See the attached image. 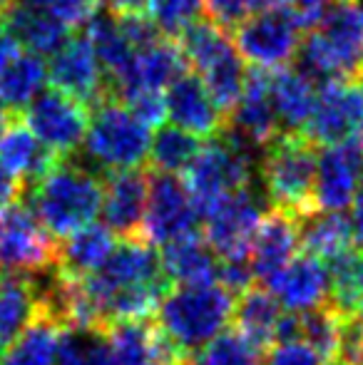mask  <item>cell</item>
<instances>
[{
    "label": "cell",
    "instance_id": "48",
    "mask_svg": "<svg viewBox=\"0 0 363 365\" xmlns=\"http://www.w3.org/2000/svg\"><path fill=\"white\" fill-rule=\"evenodd\" d=\"M356 311L363 313V251L359 256V269H356Z\"/></svg>",
    "mask_w": 363,
    "mask_h": 365
},
{
    "label": "cell",
    "instance_id": "36",
    "mask_svg": "<svg viewBox=\"0 0 363 365\" xmlns=\"http://www.w3.org/2000/svg\"><path fill=\"white\" fill-rule=\"evenodd\" d=\"M55 365H117L105 331L65 328Z\"/></svg>",
    "mask_w": 363,
    "mask_h": 365
},
{
    "label": "cell",
    "instance_id": "50",
    "mask_svg": "<svg viewBox=\"0 0 363 365\" xmlns=\"http://www.w3.org/2000/svg\"><path fill=\"white\" fill-rule=\"evenodd\" d=\"M291 0H254L257 10H269V8H286Z\"/></svg>",
    "mask_w": 363,
    "mask_h": 365
},
{
    "label": "cell",
    "instance_id": "21",
    "mask_svg": "<svg viewBox=\"0 0 363 365\" xmlns=\"http://www.w3.org/2000/svg\"><path fill=\"white\" fill-rule=\"evenodd\" d=\"M162 274L167 284L209 286L219 284V256L202 234H189L160 246Z\"/></svg>",
    "mask_w": 363,
    "mask_h": 365
},
{
    "label": "cell",
    "instance_id": "18",
    "mask_svg": "<svg viewBox=\"0 0 363 365\" xmlns=\"http://www.w3.org/2000/svg\"><path fill=\"white\" fill-rule=\"evenodd\" d=\"M301 249L299 241V219L281 209H269L257 226V234L249 249V264H252L254 279L264 286L272 284L276 276L291 264Z\"/></svg>",
    "mask_w": 363,
    "mask_h": 365
},
{
    "label": "cell",
    "instance_id": "42",
    "mask_svg": "<svg viewBox=\"0 0 363 365\" xmlns=\"http://www.w3.org/2000/svg\"><path fill=\"white\" fill-rule=\"evenodd\" d=\"M209 20L217 23L224 30H234L242 20H247L252 13H257L254 0H204Z\"/></svg>",
    "mask_w": 363,
    "mask_h": 365
},
{
    "label": "cell",
    "instance_id": "1",
    "mask_svg": "<svg viewBox=\"0 0 363 365\" xmlns=\"http://www.w3.org/2000/svg\"><path fill=\"white\" fill-rule=\"evenodd\" d=\"M299 58L311 80L363 75V0L326 5L306 30Z\"/></svg>",
    "mask_w": 363,
    "mask_h": 365
},
{
    "label": "cell",
    "instance_id": "6",
    "mask_svg": "<svg viewBox=\"0 0 363 365\" xmlns=\"http://www.w3.org/2000/svg\"><path fill=\"white\" fill-rule=\"evenodd\" d=\"M254 162L252 152L234 140L229 132H222V140L202 145L199 154L187 167V189L194 202L199 219L229 194L252 187Z\"/></svg>",
    "mask_w": 363,
    "mask_h": 365
},
{
    "label": "cell",
    "instance_id": "25",
    "mask_svg": "<svg viewBox=\"0 0 363 365\" xmlns=\"http://www.w3.org/2000/svg\"><path fill=\"white\" fill-rule=\"evenodd\" d=\"M88 40L95 50L102 73H105L107 90L115 97V92L125 85L127 75H130L137 50L130 45V40L122 33L120 23L112 13L92 15L88 20Z\"/></svg>",
    "mask_w": 363,
    "mask_h": 365
},
{
    "label": "cell",
    "instance_id": "30",
    "mask_svg": "<svg viewBox=\"0 0 363 365\" xmlns=\"http://www.w3.org/2000/svg\"><path fill=\"white\" fill-rule=\"evenodd\" d=\"M45 80L48 68L40 55L18 53L0 70V110L8 115H20L43 92Z\"/></svg>",
    "mask_w": 363,
    "mask_h": 365
},
{
    "label": "cell",
    "instance_id": "23",
    "mask_svg": "<svg viewBox=\"0 0 363 365\" xmlns=\"http://www.w3.org/2000/svg\"><path fill=\"white\" fill-rule=\"evenodd\" d=\"M112 249L115 234L105 224L92 221L65 239H58V261L53 274L63 279H88L105 264Z\"/></svg>",
    "mask_w": 363,
    "mask_h": 365
},
{
    "label": "cell",
    "instance_id": "19",
    "mask_svg": "<svg viewBox=\"0 0 363 365\" xmlns=\"http://www.w3.org/2000/svg\"><path fill=\"white\" fill-rule=\"evenodd\" d=\"M165 102L167 117L197 137H219L227 127V115L214 105L199 75L182 73L170 85Z\"/></svg>",
    "mask_w": 363,
    "mask_h": 365
},
{
    "label": "cell",
    "instance_id": "37",
    "mask_svg": "<svg viewBox=\"0 0 363 365\" xmlns=\"http://www.w3.org/2000/svg\"><path fill=\"white\" fill-rule=\"evenodd\" d=\"M204 361L207 365H262L264 363V348L249 341L237 328L227 331L224 328L219 336L204 346Z\"/></svg>",
    "mask_w": 363,
    "mask_h": 365
},
{
    "label": "cell",
    "instance_id": "35",
    "mask_svg": "<svg viewBox=\"0 0 363 365\" xmlns=\"http://www.w3.org/2000/svg\"><path fill=\"white\" fill-rule=\"evenodd\" d=\"M341 316L344 313L336 311L329 301L301 313V341L324 363H334L339 358Z\"/></svg>",
    "mask_w": 363,
    "mask_h": 365
},
{
    "label": "cell",
    "instance_id": "54",
    "mask_svg": "<svg viewBox=\"0 0 363 365\" xmlns=\"http://www.w3.org/2000/svg\"><path fill=\"white\" fill-rule=\"evenodd\" d=\"M326 365H344V363H339V361H334V363H326Z\"/></svg>",
    "mask_w": 363,
    "mask_h": 365
},
{
    "label": "cell",
    "instance_id": "51",
    "mask_svg": "<svg viewBox=\"0 0 363 365\" xmlns=\"http://www.w3.org/2000/svg\"><path fill=\"white\" fill-rule=\"evenodd\" d=\"M13 117H15V115H8L5 110H0V135H3V130L8 127V122L13 120Z\"/></svg>",
    "mask_w": 363,
    "mask_h": 365
},
{
    "label": "cell",
    "instance_id": "52",
    "mask_svg": "<svg viewBox=\"0 0 363 365\" xmlns=\"http://www.w3.org/2000/svg\"><path fill=\"white\" fill-rule=\"evenodd\" d=\"M8 8H10V0H0V13H5Z\"/></svg>",
    "mask_w": 363,
    "mask_h": 365
},
{
    "label": "cell",
    "instance_id": "5",
    "mask_svg": "<svg viewBox=\"0 0 363 365\" xmlns=\"http://www.w3.org/2000/svg\"><path fill=\"white\" fill-rule=\"evenodd\" d=\"M150 127L142 125L115 97H107L90 110L85 154L105 172L137 169L150 154Z\"/></svg>",
    "mask_w": 363,
    "mask_h": 365
},
{
    "label": "cell",
    "instance_id": "45",
    "mask_svg": "<svg viewBox=\"0 0 363 365\" xmlns=\"http://www.w3.org/2000/svg\"><path fill=\"white\" fill-rule=\"evenodd\" d=\"M25 184L18 177H13L10 172H5L0 167V207H8L13 202H20V194H23Z\"/></svg>",
    "mask_w": 363,
    "mask_h": 365
},
{
    "label": "cell",
    "instance_id": "4",
    "mask_svg": "<svg viewBox=\"0 0 363 365\" xmlns=\"http://www.w3.org/2000/svg\"><path fill=\"white\" fill-rule=\"evenodd\" d=\"M234 301L237 298L222 284L167 289L157 306V326L182 351H199L227 328L234 313Z\"/></svg>",
    "mask_w": 363,
    "mask_h": 365
},
{
    "label": "cell",
    "instance_id": "7",
    "mask_svg": "<svg viewBox=\"0 0 363 365\" xmlns=\"http://www.w3.org/2000/svg\"><path fill=\"white\" fill-rule=\"evenodd\" d=\"M301 40L304 25L299 10L286 5L252 13L234 28L232 43L244 63H252V68L279 70L289 68L291 60L299 55Z\"/></svg>",
    "mask_w": 363,
    "mask_h": 365
},
{
    "label": "cell",
    "instance_id": "40",
    "mask_svg": "<svg viewBox=\"0 0 363 365\" xmlns=\"http://www.w3.org/2000/svg\"><path fill=\"white\" fill-rule=\"evenodd\" d=\"M20 3L48 10L68 28H80V25H88V20L97 13L100 0H20Z\"/></svg>",
    "mask_w": 363,
    "mask_h": 365
},
{
    "label": "cell",
    "instance_id": "9",
    "mask_svg": "<svg viewBox=\"0 0 363 365\" xmlns=\"http://www.w3.org/2000/svg\"><path fill=\"white\" fill-rule=\"evenodd\" d=\"M363 127V75L334 77L316 92V105L304 135L316 147L349 142Z\"/></svg>",
    "mask_w": 363,
    "mask_h": 365
},
{
    "label": "cell",
    "instance_id": "14",
    "mask_svg": "<svg viewBox=\"0 0 363 365\" xmlns=\"http://www.w3.org/2000/svg\"><path fill=\"white\" fill-rule=\"evenodd\" d=\"M48 77L55 90L83 102L90 110L95 105H100L102 100L112 97L110 90H107L105 73H102L100 63H97L88 35H78V38L70 35L68 43L50 60Z\"/></svg>",
    "mask_w": 363,
    "mask_h": 365
},
{
    "label": "cell",
    "instance_id": "39",
    "mask_svg": "<svg viewBox=\"0 0 363 365\" xmlns=\"http://www.w3.org/2000/svg\"><path fill=\"white\" fill-rule=\"evenodd\" d=\"M120 102L132 112V117L145 127H162L167 120V102L160 90H130L120 97Z\"/></svg>",
    "mask_w": 363,
    "mask_h": 365
},
{
    "label": "cell",
    "instance_id": "28",
    "mask_svg": "<svg viewBox=\"0 0 363 365\" xmlns=\"http://www.w3.org/2000/svg\"><path fill=\"white\" fill-rule=\"evenodd\" d=\"M5 25L33 55H55L70 40V28L63 20L33 5H10L5 10Z\"/></svg>",
    "mask_w": 363,
    "mask_h": 365
},
{
    "label": "cell",
    "instance_id": "49",
    "mask_svg": "<svg viewBox=\"0 0 363 365\" xmlns=\"http://www.w3.org/2000/svg\"><path fill=\"white\" fill-rule=\"evenodd\" d=\"M291 3H296L294 8H299V10H321V8H326V5L339 3V0H291Z\"/></svg>",
    "mask_w": 363,
    "mask_h": 365
},
{
    "label": "cell",
    "instance_id": "26",
    "mask_svg": "<svg viewBox=\"0 0 363 365\" xmlns=\"http://www.w3.org/2000/svg\"><path fill=\"white\" fill-rule=\"evenodd\" d=\"M187 73V58L175 40H157L155 45L145 50H137L132 70L127 75L125 85L115 92V100H120L130 90H165Z\"/></svg>",
    "mask_w": 363,
    "mask_h": 365
},
{
    "label": "cell",
    "instance_id": "46",
    "mask_svg": "<svg viewBox=\"0 0 363 365\" xmlns=\"http://www.w3.org/2000/svg\"><path fill=\"white\" fill-rule=\"evenodd\" d=\"M18 40L13 38V33L8 30V25H5V18H0V70L5 68V63L8 60H13L15 55H18Z\"/></svg>",
    "mask_w": 363,
    "mask_h": 365
},
{
    "label": "cell",
    "instance_id": "13",
    "mask_svg": "<svg viewBox=\"0 0 363 365\" xmlns=\"http://www.w3.org/2000/svg\"><path fill=\"white\" fill-rule=\"evenodd\" d=\"M152 281H167L165 274H162L160 251L150 241L137 236V239H125L120 244H115V249L110 251L105 264L92 276H88L85 284H88L90 293L97 298V303L102 308V301H105L107 293L135 284H152Z\"/></svg>",
    "mask_w": 363,
    "mask_h": 365
},
{
    "label": "cell",
    "instance_id": "47",
    "mask_svg": "<svg viewBox=\"0 0 363 365\" xmlns=\"http://www.w3.org/2000/svg\"><path fill=\"white\" fill-rule=\"evenodd\" d=\"M354 214H351V234H354V246H359L363 251V197L356 194L354 199Z\"/></svg>",
    "mask_w": 363,
    "mask_h": 365
},
{
    "label": "cell",
    "instance_id": "29",
    "mask_svg": "<svg viewBox=\"0 0 363 365\" xmlns=\"http://www.w3.org/2000/svg\"><path fill=\"white\" fill-rule=\"evenodd\" d=\"M299 241L304 254H311L321 261L334 259L346 249H354L351 217L346 212L314 209L299 219Z\"/></svg>",
    "mask_w": 363,
    "mask_h": 365
},
{
    "label": "cell",
    "instance_id": "32",
    "mask_svg": "<svg viewBox=\"0 0 363 365\" xmlns=\"http://www.w3.org/2000/svg\"><path fill=\"white\" fill-rule=\"evenodd\" d=\"M40 301V284L33 276L0 279V353L20 336Z\"/></svg>",
    "mask_w": 363,
    "mask_h": 365
},
{
    "label": "cell",
    "instance_id": "22",
    "mask_svg": "<svg viewBox=\"0 0 363 365\" xmlns=\"http://www.w3.org/2000/svg\"><path fill=\"white\" fill-rule=\"evenodd\" d=\"M60 159L65 157L45 147L23 125L20 115H15L0 135V167L18 177L23 184H35L38 179H43Z\"/></svg>",
    "mask_w": 363,
    "mask_h": 365
},
{
    "label": "cell",
    "instance_id": "10",
    "mask_svg": "<svg viewBox=\"0 0 363 365\" xmlns=\"http://www.w3.org/2000/svg\"><path fill=\"white\" fill-rule=\"evenodd\" d=\"M199 231V214L189 197L187 184L175 174H150L147 207L140 236L152 246H165L170 241Z\"/></svg>",
    "mask_w": 363,
    "mask_h": 365
},
{
    "label": "cell",
    "instance_id": "44",
    "mask_svg": "<svg viewBox=\"0 0 363 365\" xmlns=\"http://www.w3.org/2000/svg\"><path fill=\"white\" fill-rule=\"evenodd\" d=\"M269 365H324V361L304 341H291L276 343L269 353Z\"/></svg>",
    "mask_w": 363,
    "mask_h": 365
},
{
    "label": "cell",
    "instance_id": "38",
    "mask_svg": "<svg viewBox=\"0 0 363 365\" xmlns=\"http://www.w3.org/2000/svg\"><path fill=\"white\" fill-rule=\"evenodd\" d=\"M204 0H147L150 20L167 38H180L182 30L199 18Z\"/></svg>",
    "mask_w": 363,
    "mask_h": 365
},
{
    "label": "cell",
    "instance_id": "12",
    "mask_svg": "<svg viewBox=\"0 0 363 365\" xmlns=\"http://www.w3.org/2000/svg\"><path fill=\"white\" fill-rule=\"evenodd\" d=\"M262 217V199L254 194V189H239L219 199L202 217L204 239L219 259H244L249 256L252 239Z\"/></svg>",
    "mask_w": 363,
    "mask_h": 365
},
{
    "label": "cell",
    "instance_id": "3",
    "mask_svg": "<svg viewBox=\"0 0 363 365\" xmlns=\"http://www.w3.org/2000/svg\"><path fill=\"white\" fill-rule=\"evenodd\" d=\"M319 147L304 132H281L264 147L259 177L274 209L301 219L316 209L314 187Z\"/></svg>",
    "mask_w": 363,
    "mask_h": 365
},
{
    "label": "cell",
    "instance_id": "53",
    "mask_svg": "<svg viewBox=\"0 0 363 365\" xmlns=\"http://www.w3.org/2000/svg\"><path fill=\"white\" fill-rule=\"evenodd\" d=\"M359 194L363 197V172H361V184H359Z\"/></svg>",
    "mask_w": 363,
    "mask_h": 365
},
{
    "label": "cell",
    "instance_id": "31",
    "mask_svg": "<svg viewBox=\"0 0 363 365\" xmlns=\"http://www.w3.org/2000/svg\"><path fill=\"white\" fill-rule=\"evenodd\" d=\"M281 303L267 286H249L244 293H239L234 301V323L237 331L244 333L259 348H269L274 343L276 323L281 318Z\"/></svg>",
    "mask_w": 363,
    "mask_h": 365
},
{
    "label": "cell",
    "instance_id": "2",
    "mask_svg": "<svg viewBox=\"0 0 363 365\" xmlns=\"http://www.w3.org/2000/svg\"><path fill=\"white\" fill-rule=\"evenodd\" d=\"M105 182L90 167L60 159L43 179L33 184L30 212L55 236L65 239L95 221L102 209Z\"/></svg>",
    "mask_w": 363,
    "mask_h": 365
},
{
    "label": "cell",
    "instance_id": "15",
    "mask_svg": "<svg viewBox=\"0 0 363 365\" xmlns=\"http://www.w3.org/2000/svg\"><path fill=\"white\" fill-rule=\"evenodd\" d=\"M224 132L239 140L249 152L264 149L281 135L272 95H269V70L252 68L247 73L242 97L232 110Z\"/></svg>",
    "mask_w": 363,
    "mask_h": 365
},
{
    "label": "cell",
    "instance_id": "11",
    "mask_svg": "<svg viewBox=\"0 0 363 365\" xmlns=\"http://www.w3.org/2000/svg\"><path fill=\"white\" fill-rule=\"evenodd\" d=\"M23 125L48 149L68 157L85 142L90 127V107L60 90L40 92L23 110Z\"/></svg>",
    "mask_w": 363,
    "mask_h": 365
},
{
    "label": "cell",
    "instance_id": "27",
    "mask_svg": "<svg viewBox=\"0 0 363 365\" xmlns=\"http://www.w3.org/2000/svg\"><path fill=\"white\" fill-rule=\"evenodd\" d=\"M316 92L319 90L314 87V80L304 70H269V95H272L279 125H284L286 132H304L314 112Z\"/></svg>",
    "mask_w": 363,
    "mask_h": 365
},
{
    "label": "cell",
    "instance_id": "41",
    "mask_svg": "<svg viewBox=\"0 0 363 365\" xmlns=\"http://www.w3.org/2000/svg\"><path fill=\"white\" fill-rule=\"evenodd\" d=\"M339 363L363 365V313H344L341 316V343H339Z\"/></svg>",
    "mask_w": 363,
    "mask_h": 365
},
{
    "label": "cell",
    "instance_id": "34",
    "mask_svg": "<svg viewBox=\"0 0 363 365\" xmlns=\"http://www.w3.org/2000/svg\"><path fill=\"white\" fill-rule=\"evenodd\" d=\"M202 142L197 135L182 130V127H160L157 135L150 142V159L152 169L155 172L165 174H177L182 169H187L192 164V159L199 154Z\"/></svg>",
    "mask_w": 363,
    "mask_h": 365
},
{
    "label": "cell",
    "instance_id": "8",
    "mask_svg": "<svg viewBox=\"0 0 363 365\" xmlns=\"http://www.w3.org/2000/svg\"><path fill=\"white\" fill-rule=\"evenodd\" d=\"M58 261V239L38 221L28 204L0 207V274H48Z\"/></svg>",
    "mask_w": 363,
    "mask_h": 365
},
{
    "label": "cell",
    "instance_id": "16",
    "mask_svg": "<svg viewBox=\"0 0 363 365\" xmlns=\"http://www.w3.org/2000/svg\"><path fill=\"white\" fill-rule=\"evenodd\" d=\"M363 172V149L356 140L324 147L316 167L314 202L324 212H346L359 194Z\"/></svg>",
    "mask_w": 363,
    "mask_h": 365
},
{
    "label": "cell",
    "instance_id": "17",
    "mask_svg": "<svg viewBox=\"0 0 363 365\" xmlns=\"http://www.w3.org/2000/svg\"><path fill=\"white\" fill-rule=\"evenodd\" d=\"M105 197H102V219L115 236L137 239L142 229L147 207V187L150 174L137 169L105 172ZM142 239V236H140Z\"/></svg>",
    "mask_w": 363,
    "mask_h": 365
},
{
    "label": "cell",
    "instance_id": "43",
    "mask_svg": "<svg viewBox=\"0 0 363 365\" xmlns=\"http://www.w3.org/2000/svg\"><path fill=\"white\" fill-rule=\"evenodd\" d=\"M219 284L224 286L234 298L254 286V271L249 264V256L244 259H222L219 261Z\"/></svg>",
    "mask_w": 363,
    "mask_h": 365
},
{
    "label": "cell",
    "instance_id": "24",
    "mask_svg": "<svg viewBox=\"0 0 363 365\" xmlns=\"http://www.w3.org/2000/svg\"><path fill=\"white\" fill-rule=\"evenodd\" d=\"M63 331V323L53 316V311L40 298L30 323L0 353V365H55Z\"/></svg>",
    "mask_w": 363,
    "mask_h": 365
},
{
    "label": "cell",
    "instance_id": "33",
    "mask_svg": "<svg viewBox=\"0 0 363 365\" xmlns=\"http://www.w3.org/2000/svg\"><path fill=\"white\" fill-rule=\"evenodd\" d=\"M197 75H199V80L204 82L209 95H212L214 105H217L224 115H232L239 97H242L244 82H247V68H244V60H242V55L237 53L234 43L229 45L217 60H212L207 68L199 70Z\"/></svg>",
    "mask_w": 363,
    "mask_h": 365
},
{
    "label": "cell",
    "instance_id": "20",
    "mask_svg": "<svg viewBox=\"0 0 363 365\" xmlns=\"http://www.w3.org/2000/svg\"><path fill=\"white\" fill-rule=\"evenodd\" d=\"M267 289L276 296L281 308L304 313L329 301V271L316 256L296 254L272 284H267Z\"/></svg>",
    "mask_w": 363,
    "mask_h": 365
}]
</instances>
